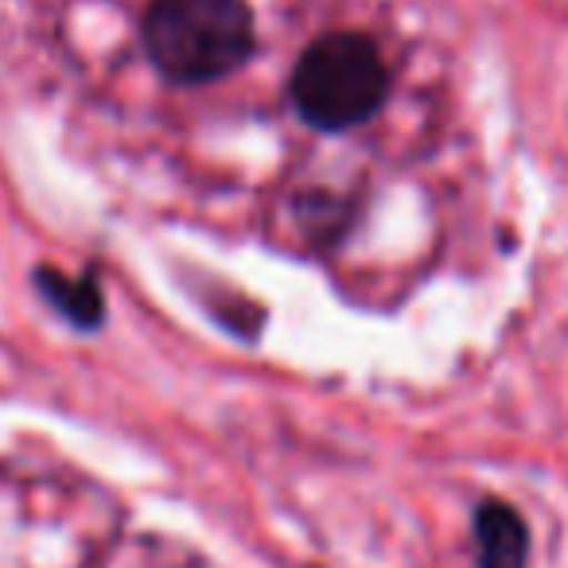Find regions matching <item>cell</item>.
<instances>
[{
	"mask_svg": "<svg viewBox=\"0 0 568 568\" xmlns=\"http://www.w3.org/2000/svg\"><path fill=\"white\" fill-rule=\"evenodd\" d=\"M257 48L245 0H152L144 51L168 82L206 87L250 63Z\"/></svg>",
	"mask_w": 568,
	"mask_h": 568,
	"instance_id": "obj_1",
	"label": "cell"
},
{
	"mask_svg": "<svg viewBox=\"0 0 568 568\" xmlns=\"http://www.w3.org/2000/svg\"><path fill=\"white\" fill-rule=\"evenodd\" d=\"M293 105L320 133H347L374 118L389 98V67L374 40L358 32L320 36L288 82Z\"/></svg>",
	"mask_w": 568,
	"mask_h": 568,
	"instance_id": "obj_2",
	"label": "cell"
},
{
	"mask_svg": "<svg viewBox=\"0 0 568 568\" xmlns=\"http://www.w3.org/2000/svg\"><path fill=\"white\" fill-rule=\"evenodd\" d=\"M475 565L479 568H526L529 565V526L510 503L487 498L475 506Z\"/></svg>",
	"mask_w": 568,
	"mask_h": 568,
	"instance_id": "obj_3",
	"label": "cell"
},
{
	"mask_svg": "<svg viewBox=\"0 0 568 568\" xmlns=\"http://www.w3.org/2000/svg\"><path fill=\"white\" fill-rule=\"evenodd\" d=\"M36 284H40V293L48 296L51 308H59L74 327L90 332V327L102 324L105 316V301H102V288L90 273L82 276H67L59 268H36Z\"/></svg>",
	"mask_w": 568,
	"mask_h": 568,
	"instance_id": "obj_4",
	"label": "cell"
}]
</instances>
